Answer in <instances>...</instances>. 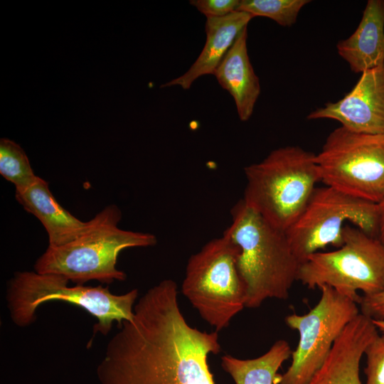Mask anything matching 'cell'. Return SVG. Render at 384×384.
Listing matches in <instances>:
<instances>
[{
	"label": "cell",
	"mask_w": 384,
	"mask_h": 384,
	"mask_svg": "<svg viewBox=\"0 0 384 384\" xmlns=\"http://www.w3.org/2000/svg\"><path fill=\"white\" fill-rule=\"evenodd\" d=\"M119 328L97 368L100 384H215L208 359L220 351L218 332L187 322L174 280L148 289Z\"/></svg>",
	"instance_id": "6da1fadb"
},
{
	"label": "cell",
	"mask_w": 384,
	"mask_h": 384,
	"mask_svg": "<svg viewBox=\"0 0 384 384\" xmlns=\"http://www.w3.org/2000/svg\"><path fill=\"white\" fill-rule=\"evenodd\" d=\"M224 234L238 246L237 265L246 289L245 307L268 299H287L297 280L300 261L284 233L274 228L240 199L231 208Z\"/></svg>",
	"instance_id": "7a4b0ae2"
},
{
	"label": "cell",
	"mask_w": 384,
	"mask_h": 384,
	"mask_svg": "<svg viewBox=\"0 0 384 384\" xmlns=\"http://www.w3.org/2000/svg\"><path fill=\"white\" fill-rule=\"evenodd\" d=\"M121 219L122 212L116 205L106 206L90 220L80 237L61 246H48L36 261L35 271L62 275L77 284L90 280L107 284L124 281L126 274L117 268L119 252L154 246L157 239L149 233L121 229Z\"/></svg>",
	"instance_id": "3957f363"
},
{
	"label": "cell",
	"mask_w": 384,
	"mask_h": 384,
	"mask_svg": "<svg viewBox=\"0 0 384 384\" xmlns=\"http://www.w3.org/2000/svg\"><path fill=\"white\" fill-rule=\"evenodd\" d=\"M315 154L289 145L244 168L242 198L274 228L286 233L297 220L320 177Z\"/></svg>",
	"instance_id": "277c9868"
},
{
	"label": "cell",
	"mask_w": 384,
	"mask_h": 384,
	"mask_svg": "<svg viewBox=\"0 0 384 384\" xmlns=\"http://www.w3.org/2000/svg\"><path fill=\"white\" fill-rule=\"evenodd\" d=\"M69 280L56 274L30 271L17 272L9 281L6 299L10 316L18 326H26L36 319V311L41 304L50 301H64L84 309L97 319L93 335H107L113 323L120 326L134 315V304L138 290L133 289L123 294H114L108 287L83 284L68 286Z\"/></svg>",
	"instance_id": "5b68a950"
},
{
	"label": "cell",
	"mask_w": 384,
	"mask_h": 384,
	"mask_svg": "<svg viewBox=\"0 0 384 384\" xmlns=\"http://www.w3.org/2000/svg\"><path fill=\"white\" fill-rule=\"evenodd\" d=\"M238 246L225 234L205 244L187 262L181 291L215 331L226 328L245 307Z\"/></svg>",
	"instance_id": "8992f818"
},
{
	"label": "cell",
	"mask_w": 384,
	"mask_h": 384,
	"mask_svg": "<svg viewBox=\"0 0 384 384\" xmlns=\"http://www.w3.org/2000/svg\"><path fill=\"white\" fill-rule=\"evenodd\" d=\"M297 280L308 289L331 287L359 304L361 297L384 290V245L351 224L343 228V244L316 252L301 263Z\"/></svg>",
	"instance_id": "52a82bcc"
},
{
	"label": "cell",
	"mask_w": 384,
	"mask_h": 384,
	"mask_svg": "<svg viewBox=\"0 0 384 384\" xmlns=\"http://www.w3.org/2000/svg\"><path fill=\"white\" fill-rule=\"evenodd\" d=\"M320 181L349 196L379 203L384 198V134L333 130L315 155Z\"/></svg>",
	"instance_id": "ba28073f"
},
{
	"label": "cell",
	"mask_w": 384,
	"mask_h": 384,
	"mask_svg": "<svg viewBox=\"0 0 384 384\" xmlns=\"http://www.w3.org/2000/svg\"><path fill=\"white\" fill-rule=\"evenodd\" d=\"M378 222V203L324 186L316 187L303 211L285 235L302 263L308 256L328 245L340 247L343 244V228L346 224L377 237Z\"/></svg>",
	"instance_id": "9c48e42d"
},
{
	"label": "cell",
	"mask_w": 384,
	"mask_h": 384,
	"mask_svg": "<svg viewBox=\"0 0 384 384\" xmlns=\"http://www.w3.org/2000/svg\"><path fill=\"white\" fill-rule=\"evenodd\" d=\"M319 302L308 313L292 314L286 324L298 331L292 363L276 384H308L320 369L345 327L361 312L357 302L328 285L319 287Z\"/></svg>",
	"instance_id": "30bf717a"
},
{
	"label": "cell",
	"mask_w": 384,
	"mask_h": 384,
	"mask_svg": "<svg viewBox=\"0 0 384 384\" xmlns=\"http://www.w3.org/2000/svg\"><path fill=\"white\" fill-rule=\"evenodd\" d=\"M306 118L336 120L355 132L384 134V63L362 73L343 98L311 111Z\"/></svg>",
	"instance_id": "8fae6325"
},
{
	"label": "cell",
	"mask_w": 384,
	"mask_h": 384,
	"mask_svg": "<svg viewBox=\"0 0 384 384\" xmlns=\"http://www.w3.org/2000/svg\"><path fill=\"white\" fill-rule=\"evenodd\" d=\"M378 335L372 320L358 315L335 341L326 361L308 384H362L360 362Z\"/></svg>",
	"instance_id": "7c38bea8"
},
{
	"label": "cell",
	"mask_w": 384,
	"mask_h": 384,
	"mask_svg": "<svg viewBox=\"0 0 384 384\" xmlns=\"http://www.w3.org/2000/svg\"><path fill=\"white\" fill-rule=\"evenodd\" d=\"M15 198L25 210L42 223L48 234V246L68 244L89 226L90 220L82 221L61 206L53 196L48 183L41 177L30 187L15 191Z\"/></svg>",
	"instance_id": "4fadbf2b"
},
{
	"label": "cell",
	"mask_w": 384,
	"mask_h": 384,
	"mask_svg": "<svg viewBox=\"0 0 384 384\" xmlns=\"http://www.w3.org/2000/svg\"><path fill=\"white\" fill-rule=\"evenodd\" d=\"M253 18L251 14L240 11L222 17L207 18L206 41L199 56L185 73L161 87L180 86L188 90L201 76L213 75L239 34Z\"/></svg>",
	"instance_id": "5bb4252c"
},
{
	"label": "cell",
	"mask_w": 384,
	"mask_h": 384,
	"mask_svg": "<svg viewBox=\"0 0 384 384\" xmlns=\"http://www.w3.org/2000/svg\"><path fill=\"white\" fill-rule=\"evenodd\" d=\"M247 26L239 34L214 71L219 85L233 97L238 117L247 121L260 96V80L250 63L247 48Z\"/></svg>",
	"instance_id": "9a60e30c"
},
{
	"label": "cell",
	"mask_w": 384,
	"mask_h": 384,
	"mask_svg": "<svg viewBox=\"0 0 384 384\" xmlns=\"http://www.w3.org/2000/svg\"><path fill=\"white\" fill-rule=\"evenodd\" d=\"M351 70L362 73L384 63V0H368L355 31L336 45Z\"/></svg>",
	"instance_id": "2e32d148"
},
{
	"label": "cell",
	"mask_w": 384,
	"mask_h": 384,
	"mask_svg": "<svg viewBox=\"0 0 384 384\" xmlns=\"http://www.w3.org/2000/svg\"><path fill=\"white\" fill-rule=\"evenodd\" d=\"M289 343L280 339L262 356L251 359H240L230 355L221 357V366L235 384H276L278 370L292 356Z\"/></svg>",
	"instance_id": "e0dca14e"
},
{
	"label": "cell",
	"mask_w": 384,
	"mask_h": 384,
	"mask_svg": "<svg viewBox=\"0 0 384 384\" xmlns=\"http://www.w3.org/2000/svg\"><path fill=\"white\" fill-rule=\"evenodd\" d=\"M0 174L22 191L32 186L38 178L32 169L23 149L6 138L0 141Z\"/></svg>",
	"instance_id": "ac0fdd59"
},
{
	"label": "cell",
	"mask_w": 384,
	"mask_h": 384,
	"mask_svg": "<svg viewBox=\"0 0 384 384\" xmlns=\"http://www.w3.org/2000/svg\"><path fill=\"white\" fill-rule=\"evenodd\" d=\"M309 0H240L238 11L247 12L254 17L271 18L282 26L295 23L302 9Z\"/></svg>",
	"instance_id": "d6986e66"
},
{
	"label": "cell",
	"mask_w": 384,
	"mask_h": 384,
	"mask_svg": "<svg viewBox=\"0 0 384 384\" xmlns=\"http://www.w3.org/2000/svg\"><path fill=\"white\" fill-rule=\"evenodd\" d=\"M366 384H384V334L378 335L367 347Z\"/></svg>",
	"instance_id": "ffe728a7"
},
{
	"label": "cell",
	"mask_w": 384,
	"mask_h": 384,
	"mask_svg": "<svg viewBox=\"0 0 384 384\" xmlns=\"http://www.w3.org/2000/svg\"><path fill=\"white\" fill-rule=\"evenodd\" d=\"M239 0H192L190 4L195 6L206 18L222 17L238 11Z\"/></svg>",
	"instance_id": "44dd1931"
},
{
	"label": "cell",
	"mask_w": 384,
	"mask_h": 384,
	"mask_svg": "<svg viewBox=\"0 0 384 384\" xmlns=\"http://www.w3.org/2000/svg\"><path fill=\"white\" fill-rule=\"evenodd\" d=\"M358 304L362 314L371 319H384V290L362 296Z\"/></svg>",
	"instance_id": "7402d4cb"
},
{
	"label": "cell",
	"mask_w": 384,
	"mask_h": 384,
	"mask_svg": "<svg viewBox=\"0 0 384 384\" xmlns=\"http://www.w3.org/2000/svg\"><path fill=\"white\" fill-rule=\"evenodd\" d=\"M379 222L377 238L384 245V198L379 203Z\"/></svg>",
	"instance_id": "603a6c76"
},
{
	"label": "cell",
	"mask_w": 384,
	"mask_h": 384,
	"mask_svg": "<svg viewBox=\"0 0 384 384\" xmlns=\"http://www.w3.org/2000/svg\"><path fill=\"white\" fill-rule=\"evenodd\" d=\"M373 324L382 334H384V319H372Z\"/></svg>",
	"instance_id": "cb8c5ba5"
}]
</instances>
